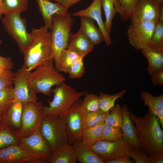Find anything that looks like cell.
I'll list each match as a JSON object with an SVG mask.
<instances>
[{"instance_id": "6da1fadb", "label": "cell", "mask_w": 163, "mask_h": 163, "mask_svg": "<svg viewBox=\"0 0 163 163\" xmlns=\"http://www.w3.org/2000/svg\"><path fill=\"white\" fill-rule=\"evenodd\" d=\"M129 114L143 151L149 156L163 151V131L158 117L149 110L143 117Z\"/></svg>"}, {"instance_id": "7a4b0ae2", "label": "cell", "mask_w": 163, "mask_h": 163, "mask_svg": "<svg viewBox=\"0 0 163 163\" xmlns=\"http://www.w3.org/2000/svg\"><path fill=\"white\" fill-rule=\"evenodd\" d=\"M45 26L32 28L30 40L23 54L24 65L30 71L52 58L51 32Z\"/></svg>"}, {"instance_id": "3957f363", "label": "cell", "mask_w": 163, "mask_h": 163, "mask_svg": "<svg viewBox=\"0 0 163 163\" xmlns=\"http://www.w3.org/2000/svg\"><path fill=\"white\" fill-rule=\"evenodd\" d=\"M73 21L72 14L69 12L65 16L56 15L53 18L51 37L52 58L57 70L61 54L67 49Z\"/></svg>"}, {"instance_id": "277c9868", "label": "cell", "mask_w": 163, "mask_h": 163, "mask_svg": "<svg viewBox=\"0 0 163 163\" xmlns=\"http://www.w3.org/2000/svg\"><path fill=\"white\" fill-rule=\"evenodd\" d=\"M57 71L53 59H51L31 72L29 80L37 94L41 93L50 97L52 88L65 82V76Z\"/></svg>"}, {"instance_id": "5b68a950", "label": "cell", "mask_w": 163, "mask_h": 163, "mask_svg": "<svg viewBox=\"0 0 163 163\" xmlns=\"http://www.w3.org/2000/svg\"><path fill=\"white\" fill-rule=\"evenodd\" d=\"M51 92L53 98L48 106H44L45 115H65L73 104L85 93L84 91H77L65 82L52 89Z\"/></svg>"}, {"instance_id": "8992f818", "label": "cell", "mask_w": 163, "mask_h": 163, "mask_svg": "<svg viewBox=\"0 0 163 163\" xmlns=\"http://www.w3.org/2000/svg\"><path fill=\"white\" fill-rule=\"evenodd\" d=\"M39 130L53 150L68 144L65 115H45Z\"/></svg>"}, {"instance_id": "52a82bcc", "label": "cell", "mask_w": 163, "mask_h": 163, "mask_svg": "<svg viewBox=\"0 0 163 163\" xmlns=\"http://www.w3.org/2000/svg\"><path fill=\"white\" fill-rule=\"evenodd\" d=\"M23 105L20 127L15 131L19 138L27 136L39 129L45 115L41 102H30Z\"/></svg>"}, {"instance_id": "ba28073f", "label": "cell", "mask_w": 163, "mask_h": 163, "mask_svg": "<svg viewBox=\"0 0 163 163\" xmlns=\"http://www.w3.org/2000/svg\"><path fill=\"white\" fill-rule=\"evenodd\" d=\"M19 146L28 155L39 161L46 162L53 150L41 134L39 129L25 137L19 138Z\"/></svg>"}, {"instance_id": "9c48e42d", "label": "cell", "mask_w": 163, "mask_h": 163, "mask_svg": "<svg viewBox=\"0 0 163 163\" xmlns=\"http://www.w3.org/2000/svg\"><path fill=\"white\" fill-rule=\"evenodd\" d=\"M21 13L4 14L2 22L4 29L17 43L23 53L30 40V33L27 31L26 20L22 18Z\"/></svg>"}, {"instance_id": "30bf717a", "label": "cell", "mask_w": 163, "mask_h": 163, "mask_svg": "<svg viewBox=\"0 0 163 163\" xmlns=\"http://www.w3.org/2000/svg\"><path fill=\"white\" fill-rule=\"evenodd\" d=\"M31 72L23 65L16 73L13 81V94L15 100L23 105L38 101L37 93L34 90L29 80Z\"/></svg>"}, {"instance_id": "8fae6325", "label": "cell", "mask_w": 163, "mask_h": 163, "mask_svg": "<svg viewBox=\"0 0 163 163\" xmlns=\"http://www.w3.org/2000/svg\"><path fill=\"white\" fill-rule=\"evenodd\" d=\"M89 148L103 160L128 155L133 149L123 138L112 141H100Z\"/></svg>"}, {"instance_id": "7c38bea8", "label": "cell", "mask_w": 163, "mask_h": 163, "mask_svg": "<svg viewBox=\"0 0 163 163\" xmlns=\"http://www.w3.org/2000/svg\"><path fill=\"white\" fill-rule=\"evenodd\" d=\"M82 100L79 99L75 102L65 115V125L67 144L71 145L81 140L84 128L81 110Z\"/></svg>"}, {"instance_id": "4fadbf2b", "label": "cell", "mask_w": 163, "mask_h": 163, "mask_svg": "<svg viewBox=\"0 0 163 163\" xmlns=\"http://www.w3.org/2000/svg\"><path fill=\"white\" fill-rule=\"evenodd\" d=\"M163 12L162 4L157 0H137L133 7L130 20L131 23L159 21Z\"/></svg>"}, {"instance_id": "5bb4252c", "label": "cell", "mask_w": 163, "mask_h": 163, "mask_svg": "<svg viewBox=\"0 0 163 163\" xmlns=\"http://www.w3.org/2000/svg\"><path fill=\"white\" fill-rule=\"evenodd\" d=\"M157 22L142 21L131 23L127 30L131 45L138 50L148 47Z\"/></svg>"}, {"instance_id": "9a60e30c", "label": "cell", "mask_w": 163, "mask_h": 163, "mask_svg": "<svg viewBox=\"0 0 163 163\" xmlns=\"http://www.w3.org/2000/svg\"><path fill=\"white\" fill-rule=\"evenodd\" d=\"M102 5L101 0H94L87 8L74 12L72 14L74 17L84 16L95 21L101 32L104 41L107 46L112 43L111 38L107 31L103 22L101 13Z\"/></svg>"}, {"instance_id": "2e32d148", "label": "cell", "mask_w": 163, "mask_h": 163, "mask_svg": "<svg viewBox=\"0 0 163 163\" xmlns=\"http://www.w3.org/2000/svg\"><path fill=\"white\" fill-rule=\"evenodd\" d=\"M45 23V25L52 30L53 18L56 15L65 16L68 13V9L58 3L50 0H35Z\"/></svg>"}, {"instance_id": "e0dca14e", "label": "cell", "mask_w": 163, "mask_h": 163, "mask_svg": "<svg viewBox=\"0 0 163 163\" xmlns=\"http://www.w3.org/2000/svg\"><path fill=\"white\" fill-rule=\"evenodd\" d=\"M0 163H40L26 153L18 144L0 149Z\"/></svg>"}, {"instance_id": "ac0fdd59", "label": "cell", "mask_w": 163, "mask_h": 163, "mask_svg": "<svg viewBox=\"0 0 163 163\" xmlns=\"http://www.w3.org/2000/svg\"><path fill=\"white\" fill-rule=\"evenodd\" d=\"M122 108L123 117L121 129L123 138L134 149L142 150L136 127L130 118L128 107L126 105L124 104Z\"/></svg>"}, {"instance_id": "d6986e66", "label": "cell", "mask_w": 163, "mask_h": 163, "mask_svg": "<svg viewBox=\"0 0 163 163\" xmlns=\"http://www.w3.org/2000/svg\"><path fill=\"white\" fill-rule=\"evenodd\" d=\"M94 46L79 29L76 33L71 34L67 48L85 57L93 50Z\"/></svg>"}, {"instance_id": "ffe728a7", "label": "cell", "mask_w": 163, "mask_h": 163, "mask_svg": "<svg viewBox=\"0 0 163 163\" xmlns=\"http://www.w3.org/2000/svg\"><path fill=\"white\" fill-rule=\"evenodd\" d=\"M141 52L148 60L147 70L150 75L163 69V50L147 47Z\"/></svg>"}, {"instance_id": "44dd1931", "label": "cell", "mask_w": 163, "mask_h": 163, "mask_svg": "<svg viewBox=\"0 0 163 163\" xmlns=\"http://www.w3.org/2000/svg\"><path fill=\"white\" fill-rule=\"evenodd\" d=\"M140 96L144 104L148 107L149 110L158 118L161 126L163 128V94L154 96L151 93L142 91Z\"/></svg>"}, {"instance_id": "7402d4cb", "label": "cell", "mask_w": 163, "mask_h": 163, "mask_svg": "<svg viewBox=\"0 0 163 163\" xmlns=\"http://www.w3.org/2000/svg\"><path fill=\"white\" fill-rule=\"evenodd\" d=\"M77 161L80 163H103L104 160L100 158L89 147L79 140L71 145Z\"/></svg>"}, {"instance_id": "603a6c76", "label": "cell", "mask_w": 163, "mask_h": 163, "mask_svg": "<svg viewBox=\"0 0 163 163\" xmlns=\"http://www.w3.org/2000/svg\"><path fill=\"white\" fill-rule=\"evenodd\" d=\"M80 17L81 26L80 29L94 45L104 41L101 32L96 26L92 19L84 16Z\"/></svg>"}, {"instance_id": "cb8c5ba5", "label": "cell", "mask_w": 163, "mask_h": 163, "mask_svg": "<svg viewBox=\"0 0 163 163\" xmlns=\"http://www.w3.org/2000/svg\"><path fill=\"white\" fill-rule=\"evenodd\" d=\"M77 161L74 150L68 144L53 150L48 163H75Z\"/></svg>"}, {"instance_id": "d4e9b609", "label": "cell", "mask_w": 163, "mask_h": 163, "mask_svg": "<svg viewBox=\"0 0 163 163\" xmlns=\"http://www.w3.org/2000/svg\"><path fill=\"white\" fill-rule=\"evenodd\" d=\"M23 107V104L21 102L15 100L4 113L3 119L15 131L18 129L20 127Z\"/></svg>"}, {"instance_id": "484cf974", "label": "cell", "mask_w": 163, "mask_h": 163, "mask_svg": "<svg viewBox=\"0 0 163 163\" xmlns=\"http://www.w3.org/2000/svg\"><path fill=\"white\" fill-rule=\"evenodd\" d=\"M105 121L94 126L84 129L81 140L85 146L88 147L101 141Z\"/></svg>"}, {"instance_id": "4316f807", "label": "cell", "mask_w": 163, "mask_h": 163, "mask_svg": "<svg viewBox=\"0 0 163 163\" xmlns=\"http://www.w3.org/2000/svg\"><path fill=\"white\" fill-rule=\"evenodd\" d=\"M15 130L3 118L0 122V149L18 144Z\"/></svg>"}, {"instance_id": "83f0119b", "label": "cell", "mask_w": 163, "mask_h": 163, "mask_svg": "<svg viewBox=\"0 0 163 163\" xmlns=\"http://www.w3.org/2000/svg\"><path fill=\"white\" fill-rule=\"evenodd\" d=\"M125 92L124 90L113 95L100 93L98 96L100 110L105 113H108L115 106L116 100L122 97Z\"/></svg>"}, {"instance_id": "f1b7e54d", "label": "cell", "mask_w": 163, "mask_h": 163, "mask_svg": "<svg viewBox=\"0 0 163 163\" xmlns=\"http://www.w3.org/2000/svg\"><path fill=\"white\" fill-rule=\"evenodd\" d=\"M3 14L21 13L27 9L28 0H2Z\"/></svg>"}, {"instance_id": "f546056e", "label": "cell", "mask_w": 163, "mask_h": 163, "mask_svg": "<svg viewBox=\"0 0 163 163\" xmlns=\"http://www.w3.org/2000/svg\"><path fill=\"white\" fill-rule=\"evenodd\" d=\"M80 56L71 50L65 49L61 54L57 70L67 73L71 66Z\"/></svg>"}, {"instance_id": "4dcf8cb0", "label": "cell", "mask_w": 163, "mask_h": 163, "mask_svg": "<svg viewBox=\"0 0 163 163\" xmlns=\"http://www.w3.org/2000/svg\"><path fill=\"white\" fill-rule=\"evenodd\" d=\"M107 113L101 111L82 113V119L84 129L92 127L105 121Z\"/></svg>"}, {"instance_id": "1f68e13d", "label": "cell", "mask_w": 163, "mask_h": 163, "mask_svg": "<svg viewBox=\"0 0 163 163\" xmlns=\"http://www.w3.org/2000/svg\"><path fill=\"white\" fill-rule=\"evenodd\" d=\"M107 113L105 123L113 127L121 129L123 113L122 107L117 104Z\"/></svg>"}, {"instance_id": "d6a6232c", "label": "cell", "mask_w": 163, "mask_h": 163, "mask_svg": "<svg viewBox=\"0 0 163 163\" xmlns=\"http://www.w3.org/2000/svg\"><path fill=\"white\" fill-rule=\"evenodd\" d=\"M85 97L82 101L81 110L82 113L101 111L99 106L98 96L96 94L85 93Z\"/></svg>"}, {"instance_id": "836d02e7", "label": "cell", "mask_w": 163, "mask_h": 163, "mask_svg": "<svg viewBox=\"0 0 163 163\" xmlns=\"http://www.w3.org/2000/svg\"><path fill=\"white\" fill-rule=\"evenodd\" d=\"M105 17L104 26L107 32L110 34L111 31L113 19L117 12L112 0H101Z\"/></svg>"}, {"instance_id": "e575fe53", "label": "cell", "mask_w": 163, "mask_h": 163, "mask_svg": "<svg viewBox=\"0 0 163 163\" xmlns=\"http://www.w3.org/2000/svg\"><path fill=\"white\" fill-rule=\"evenodd\" d=\"M148 47L163 50V21L156 23Z\"/></svg>"}, {"instance_id": "d590c367", "label": "cell", "mask_w": 163, "mask_h": 163, "mask_svg": "<svg viewBox=\"0 0 163 163\" xmlns=\"http://www.w3.org/2000/svg\"><path fill=\"white\" fill-rule=\"evenodd\" d=\"M15 101L13 85L0 90V112L5 111Z\"/></svg>"}, {"instance_id": "8d00e7d4", "label": "cell", "mask_w": 163, "mask_h": 163, "mask_svg": "<svg viewBox=\"0 0 163 163\" xmlns=\"http://www.w3.org/2000/svg\"><path fill=\"white\" fill-rule=\"evenodd\" d=\"M123 136L121 129L115 128L105 123L101 141H113L123 138Z\"/></svg>"}, {"instance_id": "74e56055", "label": "cell", "mask_w": 163, "mask_h": 163, "mask_svg": "<svg viewBox=\"0 0 163 163\" xmlns=\"http://www.w3.org/2000/svg\"><path fill=\"white\" fill-rule=\"evenodd\" d=\"M120 5L121 18L124 21L130 19L132 11L137 0H116Z\"/></svg>"}, {"instance_id": "f35d334b", "label": "cell", "mask_w": 163, "mask_h": 163, "mask_svg": "<svg viewBox=\"0 0 163 163\" xmlns=\"http://www.w3.org/2000/svg\"><path fill=\"white\" fill-rule=\"evenodd\" d=\"M85 57L80 56L72 65L67 73L71 78L75 79L82 77L85 72L83 59Z\"/></svg>"}, {"instance_id": "ab89813d", "label": "cell", "mask_w": 163, "mask_h": 163, "mask_svg": "<svg viewBox=\"0 0 163 163\" xmlns=\"http://www.w3.org/2000/svg\"><path fill=\"white\" fill-rule=\"evenodd\" d=\"M14 73L11 69L6 70L0 73V90L12 85Z\"/></svg>"}, {"instance_id": "60d3db41", "label": "cell", "mask_w": 163, "mask_h": 163, "mask_svg": "<svg viewBox=\"0 0 163 163\" xmlns=\"http://www.w3.org/2000/svg\"><path fill=\"white\" fill-rule=\"evenodd\" d=\"M128 155L136 163H149V156L142 150L133 148Z\"/></svg>"}, {"instance_id": "b9f144b4", "label": "cell", "mask_w": 163, "mask_h": 163, "mask_svg": "<svg viewBox=\"0 0 163 163\" xmlns=\"http://www.w3.org/2000/svg\"><path fill=\"white\" fill-rule=\"evenodd\" d=\"M151 79L154 86L163 85V69L150 75Z\"/></svg>"}, {"instance_id": "7bdbcfd3", "label": "cell", "mask_w": 163, "mask_h": 163, "mask_svg": "<svg viewBox=\"0 0 163 163\" xmlns=\"http://www.w3.org/2000/svg\"><path fill=\"white\" fill-rule=\"evenodd\" d=\"M0 66L7 69H11L13 68V63L9 57H3L0 56Z\"/></svg>"}, {"instance_id": "ee69618b", "label": "cell", "mask_w": 163, "mask_h": 163, "mask_svg": "<svg viewBox=\"0 0 163 163\" xmlns=\"http://www.w3.org/2000/svg\"><path fill=\"white\" fill-rule=\"evenodd\" d=\"M128 155H125L114 159L104 160L103 163H134Z\"/></svg>"}, {"instance_id": "f6af8a7d", "label": "cell", "mask_w": 163, "mask_h": 163, "mask_svg": "<svg viewBox=\"0 0 163 163\" xmlns=\"http://www.w3.org/2000/svg\"><path fill=\"white\" fill-rule=\"evenodd\" d=\"M149 163H163V151L157 152L149 156Z\"/></svg>"}, {"instance_id": "bcb514c9", "label": "cell", "mask_w": 163, "mask_h": 163, "mask_svg": "<svg viewBox=\"0 0 163 163\" xmlns=\"http://www.w3.org/2000/svg\"><path fill=\"white\" fill-rule=\"evenodd\" d=\"M55 1L67 9L73 5L82 0H51Z\"/></svg>"}, {"instance_id": "7dc6e473", "label": "cell", "mask_w": 163, "mask_h": 163, "mask_svg": "<svg viewBox=\"0 0 163 163\" xmlns=\"http://www.w3.org/2000/svg\"><path fill=\"white\" fill-rule=\"evenodd\" d=\"M114 4L115 10L120 15L121 13V7L120 5L116 0H112Z\"/></svg>"}, {"instance_id": "c3c4849f", "label": "cell", "mask_w": 163, "mask_h": 163, "mask_svg": "<svg viewBox=\"0 0 163 163\" xmlns=\"http://www.w3.org/2000/svg\"><path fill=\"white\" fill-rule=\"evenodd\" d=\"M3 14V12L2 0H0V19L2 18Z\"/></svg>"}, {"instance_id": "681fc988", "label": "cell", "mask_w": 163, "mask_h": 163, "mask_svg": "<svg viewBox=\"0 0 163 163\" xmlns=\"http://www.w3.org/2000/svg\"><path fill=\"white\" fill-rule=\"evenodd\" d=\"M5 111L3 112H0V122L1 121L2 119Z\"/></svg>"}, {"instance_id": "f907efd6", "label": "cell", "mask_w": 163, "mask_h": 163, "mask_svg": "<svg viewBox=\"0 0 163 163\" xmlns=\"http://www.w3.org/2000/svg\"><path fill=\"white\" fill-rule=\"evenodd\" d=\"M7 70L8 69H7L3 67L0 66V73Z\"/></svg>"}, {"instance_id": "816d5d0a", "label": "cell", "mask_w": 163, "mask_h": 163, "mask_svg": "<svg viewBox=\"0 0 163 163\" xmlns=\"http://www.w3.org/2000/svg\"><path fill=\"white\" fill-rule=\"evenodd\" d=\"M158 2L161 4H162L163 2V0H157Z\"/></svg>"}, {"instance_id": "f5cc1de1", "label": "cell", "mask_w": 163, "mask_h": 163, "mask_svg": "<svg viewBox=\"0 0 163 163\" xmlns=\"http://www.w3.org/2000/svg\"><path fill=\"white\" fill-rule=\"evenodd\" d=\"M2 43V40L0 39V46L1 44Z\"/></svg>"}]
</instances>
